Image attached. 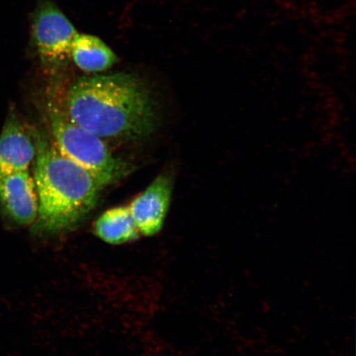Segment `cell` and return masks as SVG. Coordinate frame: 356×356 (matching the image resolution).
I'll list each match as a JSON object with an SVG mask.
<instances>
[{
	"label": "cell",
	"instance_id": "9c48e42d",
	"mask_svg": "<svg viewBox=\"0 0 356 356\" xmlns=\"http://www.w3.org/2000/svg\"><path fill=\"white\" fill-rule=\"evenodd\" d=\"M97 238L113 245L135 241L140 234L128 207H118L102 213L93 228Z\"/></svg>",
	"mask_w": 356,
	"mask_h": 356
},
{
	"label": "cell",
	"instance_id": "7a4b0ae2",
	"mask_svg": "<svg viewBox=\"0 0 356 356\" xmlns=\"http://www.w3.org/2000/svg\"><path fill=\"white\" fill-rule=\"evenodd\" d=\"M33 179L38 211L31 226L35 237L51 238L72 231L99 202L106 186L97 178L62 155L51 138L35 135Z\"/></svg>",
	"mask_w": 356,
	"mask_h": 356
},
{
	"label": "cell",
	"instance_id": "8992f818",
	"mask_svg": "<svg viewBox=\"0 0 356 356\" xmlns=\"http://www.w3.org/2000/svg\"><path fill=\"white\" fill-rule=\"evenodd\" d=\"M175 177L163 172L129 206L141 235L149 237L162 230L170 208Z\"/></svg>",
	"mask_w": 356,
	"mask_h": 356
},
{
	"label": "cell",
	"instance_id": "3957f363",
	"mask_svg": "<svg viewBox=\"0 0 356 356\" xmlns=\"http://www.w3.org/2000/svg\"><path fill=\"white\" fill-rule=\"evenodd\" d=\"M51 140L59 152L97 178L105 186L126 177L133 166L111 152L105 140L75 123L65 106L54 101L46 106Z\"/></svg>",
	"mask_w": 356,
	"mask_h": 356
},
{
	"label": "cell",
	"instance_id": "ba28073f",
	"mask_svg": "<svg viewBox=\"0 0 356 356\" xmlns=\"http://www.w3.org/2000/svg\"><path fill=\"white\" fill-rule=\"evenodd\" d=\"M71 60L80 70L88 73H101L118 61L117 55L95 35L78 33L71 49Z\"/></svg>",
	"mask_w": 356,
	"mask_h": 356
},
{
	"label": "cell",
	"instance_id": "6da1fadb",
	"mask_svg": "<svg viewBox=\"0 0 356 356\" xmlns=\"http://www.w3.org/2000/svg\"><path fill=\"white\" fill-rule=\"evenodd\" d=\"M65 109L79 126L104 140L136 142L158 126V106L150 89L135 74L82 77L71 84Z\"/></svg>",
	"mask_w": 356,
	"mask_h": 356
},
{
	"label": "cell",
	"instance_id": "277c9868",
	"mask_svg": "<svg viewBox=\"0 0 356 356\" xmlns=\"http://www.w3.org/2000/svg\"><path fill=\"white\" fill-rule=\"evenodd\" d=\"M32 29L34 46L47 68L58 70L69 64L78 32L51 0L40 2L34 13Z\"/></svg>",
	"mask_w": 356,
	"mask_h": 356
},
{
	"label": "cell",
	"instance_id": "52a82bcc",
	"mask_svg": "<svg viewBox=\"0 0 356 356\" xmlns=\"http://www.w3.org/2000/svg\"><path fill=\"white\" fill-rule=\"evenodd\" d=\"M35 154V136L12 108L0 134V178L29 170Z\"/></svg>",
	"mask_w": 356,
	"mask_h": 356
},
{
	"label": "cell",
	"instance_id": "5b68a950",
	"mask_svg": "<svg viewBox=\"0 0 356 356\" xmlns=\"http://www.w3.org/2000/svg\"><path fill=\"white\" fill-rule=\"evenodd\" d=\"M0 211L13 227L32 225L37 219L38 200L30 170L0 178Z\"/></svg>",
	"mask_w": 356,
	"mask_h": 356
}]
</instances>
